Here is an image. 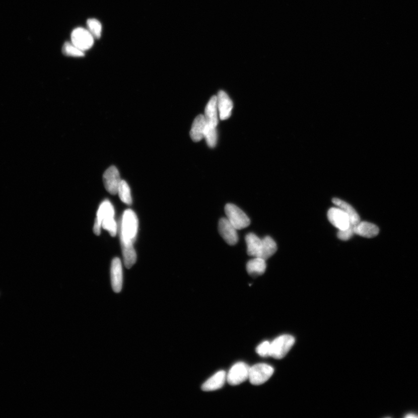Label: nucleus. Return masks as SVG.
Returning <instances> with one entry per match:
<instances>
[{
	"instance_id": "obj_1",
	"label": "nucleus",
	"mask_w": 418,
	"mask_h": 418,
	"mask_svg": "<svg viewBox=\"0 0 418 418\" xmlns=\"http://www.w3.org/2000/svg\"><path fill=\"white\" fill-rule=\"evenodd\" d=\"M138 229V220L131 209L124 212L120 227V239L134 244Z\"/></svg>"
},
{
	"instance_id": "obj_2",
	"label": "nucleus",
	"mask_w": 418,
	"mask_h": 418,
	"mask_svg": "<svg viewBox=\"0 0 418 418\" xmlns=\"http://www.w3.org/2000/svg\"><path fill=\"white\" fill-rule=\"evenodd\" d=\"M295 339L290 334H284L270 343V357L275 359H283L294 345Z\"/></svg>"
},
{
	"instance_id": "obj_3",
	"label": "nucleus",
	"mask_w": 418,
	"mask_h": 418,
	"mask_svg": "<svg viewBox=\"0 0 418 418\" xmlns=\"http://www.w3.org/2000/svg\"><path fill=\"white\" fill-rule=\"evenodd\" d=\"M227 219L237 230L245 229L250 224V220L244 212L236 205L227 204L225 207Z\"/></svg>"
},
{
	"instance_id": "obj_4",
	"label": "nucleus",
	"mask_w": 418,
	"mask_h": 418,
	"mask_svg": "<svg viewBox=\"0 0 418 418\" xmlns=\"http://www.w3.org/2000/svg\"><path fill=\"white\" fill-rule=\"evenodd\" d=\"M274 370L269 365L261 363L250 367L249 380L253 385H260L271 377Z\"/></svg>"
},
{
	"instance_id": "obj_5",
	"label": "nucleus",
	"mask_w": 418,
	"mask_h": 418,
	"mask_svg": "<svg viewBox=\"0 0 418 418\" xmlns=\"http://www.w3.org/2000/svg\"><path fill=\"white\" fill-rule=\"evenodd\" d=\"M72 43L85 52L93 47L94 38L88 29L82 28L75 29L71 35Z\"/></svg>"
},
{
	"instance_id": "obj_6",
	"label": "nucleus",
	"mask_w": 418,
	"mask_h": 418,
	"mask_svg": "<svg viewBox=\"0 0 418 418\" xmlns=\"http://www.w3.org/2000/svg\"><path fill=\"white\" fill-rule=\"evenodd\" d=\"M249 368L244 363L234 364L227 375V381L232 386L240 385L249 379Z\"/></svg>"
},
{
	"instance_id": "obj_7",
	"label": "nucleus",
	"mask_w": 418,
	"mask_h": 418,
	"mask_svg": "<svg viewBox=\"0 0 418 418\" xmlns=\"http://www.w3.org/2000/svg\"><path fill=\"white\" fill-rule=\"evenodd\" d=\"M103 180L106 191L112 195L117 194L121 180L119 170L115 166H111L105 171Z\"/></svg>"
},
{
	"instance_id": "obj_8",
	"label": "nucleus",
	"mask_w": 418,
	"mask_h": 418,
	"mask_svg": "<svg viewBox=\"0 0 418 418\" xmlns=\"http://www.w3.org/2000/svg\"><path fill=\"white\" fill-rule=\"evenodd\" d=\"M327 216L329 222L339 230L346 229L351 226L349 216L339 207L330 208Z\"/></svg>"
},
{
	"instance_id": "obj_9",
	"label": "nucleus",
	"mask_w": 418,
	"mask_h": 418,
	"mask_svg": "<svg viewBox=\"0 0 418 418\" xmlns=\"http://www.w3.org/2000/svg\"><path fill=\"white\" fill-rule=\"evenodd\" d=\"M219 230L220 235L228 244L234 245L237 244L238 241L237 230L227 218L220 219Z\"/></svg>"
},
{
	"instance_id": "obj_10",
	"label": "nucleus",
	"mask_w": 418,
	"mask_h": 418,
	"mask_svg": "<svg viewBox=\"0 0 418 418\" xmlns=\"http://www.w3.org/2000/svg\"><path fill=\"white\" fill-rule=\"evenodd\" d=\"M217 105L220 119L225 120L230 118L232 110L233 109V103L225 91L221 90L218 93L217 96Z\"/></svg>"
},
{
	"instance_id": "obj_11",
	"label": "nucleus",
	"mask_w": 418,
	"mask_h": 418,
	"mask_svg": "<svg viewBox=\"0 0 418 418\" xmlns=\"http://www.w3.org/2000/svg\"><path fill=\"white\" fill-rule=\"evenodd\" d=\"M114 215H115V210H114L113 205L108 200L104 201L100 205L97 212V217L94 226L95 234L97 235H100L102 220L106 218H112V217H114Z\"/></svg>"
},
{
	"instance_id": "obj_12",
	"label": "nucleus",
	"mask_w": 418,
	"mask_h": 418,
	"mask_svg": "<svg viewBox=\"0 0 418 418\" xmlns=\"http://www.w3.org/2000/svg\"><path fill=\"white\" fill-rule=\"evenodd\" d=\"M111 275L113 290L116 293H119L123 286V269L119 258H115L112 260Z\"/></svg>"
},
{
	"instance_id": "obj_13",
	"label": "nucleus",
	"mask_w": 418,
	"mask_h": 418,
	"mask_svg": "<svg viewBox=\"0 0 418 418\" xmlns=\"http://www.w3.org/2000/svg\"><path fill=\"white\" fill-rule=\"evenodd\" d=\"M204 118L206 125L208 126L217 127L219 124V115L218 105H217V96H213L204 110Z\"/></svg>"
},
{
	"instance_id": "obj_14",
	"label": "nucleus",
	"mask_w": 418,
	"mask_h": 418,
	"mask_svg": "<svg viewBox=\"0 0 418 418\" xmlns=\"http://www.w3.org/2000/svg\"><path fill=\"white\" fill-rule=\"evenodd\" d=\"M226 381V372L224 371H219L203 384L202 389L205 391H211L221 389Z\"/></svg>"
},
{
	"instance_id": "obj_15",
	"label": "nucleus",
	"mask_w": 418,
	"mask_h": 418,
	"mask_svg": "<svg viewBox=\"0 0 418 418\" xmlns=\"http://www.w3.org/2000/svg\"><path fill=\"white\" fill-rule=\"evenodd\" d=\"M355 234L364 238H371L377 236L379 233L378 226L366 222H360L354 226Z\"/></svg>"
},
{
	"instance_id": "obj_16",
	"label": "nucleus",
	"mask_w": 418,
	"mask_h": 418,
	"mask_svg": "<svg viewBox=\"0 0 418 418\" xmlns=\"http://www.w3.org/2000/svg\"><path fill=\"white\" fill-rule=\"evenodd\" d=\"M206 120L202 115L197 116L193 121L190 136L194 142H199L204 138Z\"/></svg>"
},
{
	"instance_id": "obj_17",
	"label": "nucleus",
	"mask_w": 418,
	"mask_h": 418,
	"mask_svg": "<svg viewBox=\"0 0 418 418\" xmlns=\"http://www.w3.org/2000/svg\"><path fill=\"white\" fill-rule=\"evenodd\" d=\"M120 240L124 265L127 268H130L136 261V254L133 243Z\"/></svg>"
},
{
	"instance_id": "obj_18",
	"label": "nucleus",
	"mask_w": 418,
	"mask_h": 418,
	"mask_svg": "<svg viewBox=\"0 0 418 418\" xmlns=\"http://www.w3.org/2000/svg\"><path fill=\"white\" fill-rule=\"evenodd\" d=\"M332 201L334 204L342 209L349 216L350 222H351L352 225L356 226V224L361 222L360 217L358 213L351 204L339 198H336V197L333 198Z\"/></svg>"
},
{
	"instance_id": "obj_19",
	"label": "nucleus",
	"mask_w": 418,
	"mask_h": 418,
	"mask_svg": "<svg viewBox=\"0 0 418 418\" xmlns=\"http://www.w3.org/2000/svg\"><path fill=\"white\" fill-rule=\"evenodd\" d=\"M246 242L247 252L248 255L253 257H258L260 252L262 239L258 238L256 235L250 233L245 237Z\"/></svg>"
},
{
	"instance_id": "obj_20",
	"label": "nucleus",
	"mask_w": 418,
	"mask_h": 418,
	"mask_svg": "<svg viewBox=\"0 0 418 418\" xmlns=\"http://www.w3.org/2000/svg\"><path fill=\"white\" fill-rule=\"evenodd\" d=\"M276 250L277 245L274 240L270 237H265L262 239L260 252L258 257L266 260L274 254Z\"/></svg>"
},
{
	"instance_id": "obj_21",
	"label": "nucleus",
	"mask_w": 418,
	"mask_h": 418,
	"mask_svg": "<svg viewBox=\"0 0 418 418\" xmlns=\"http://www.w3.org/2000/svg\"><path fill=\"white\" fill-rule=\"evenodd\" d=\"M246 269L250 275H263L266 269L265 260L260 257H254L247 263Z\"/></svg>"
},
{
	"instance_id": "obj_22",
	"label": "nucleus",
	"mask_w": 418,
	"mask_h": 418,
	"mask_svg": "<svg viewBox=\"0 0 418 418\" xmlns=\"http://www.w3.org/2000/svg\"><path fill=\"white\" fill-rule=\"evenodd\" d=\"M117 193L119 194L120 200L123 203L128 205L132 204L130 188L126 181L121 180Z\"/></svg>"
},
{
	"instance_id": "obj_23",
	"label": "nucleus",
	"mask_w": 418,
	"mask_h": 418,
	"mask_svg": "<svg viewBox=\"0 0 418 418\" xmlns=\"http://www.w3.org/2000/svg\"><path fill=\"white\" fill-rule=\"evenodd\" d=\"M204 138L206 140L207 145L210 148H215L218 142V132L216 127L206 125Z\"/></svg>"
},
{
	"instance_id": "obj_24",
	"label": "nucleus",
	"mask_w": 418,
	"mask_h": 418,
	"mask_svg": "<svg viewBox=\"0 0 418 418\" xmlns=\"http://www.w3.org/2000/svg\"><path fill=\"white\" fill-rule=\"evenodd\" d=\"M89 31L94 39H100L102 33V25L96 19H89L87 22Z\"/></svg>"
},
{
	"instance_id": "obj_25",
	"label": "nucleus",
	"mask_w": 418,
	"mask_h": 418,
	"mask_svg": "<svg viewBox=\"0 0 418 418\" xmlns=\"http://www.w3.org/2000/svg\"><path fill=\"white\" fill-rule=\"evenodd\" d=\"M63 54L67 56L74 57H82L85 56V52L80 49L77 46L69 42H66L63 45L62 48Z\"/></svg>"
},
{
	"instance_id": "obj_26",
	"label": "nucleus",
	"mask_w": 418,
	"mask_h": 418,
	"mask_svg": "<svg viewBox=\"0 0 418 418\" xmlns=\"http://www.w3.org/2000/svg\"><path fill=\"white\" fill-rule=\"evenodd\" d=\"M101 226L104 229L109 231L110 235L114 237L117 233V224L114 219V217L108 218L102 220Z\"/></svg>"
},
{
	"instance_id": "obj_27",
	"label": "nucleus",
	"mask_w": 418,
	"mask_h": 418,
	"mask_svg": "<svg viewBox=\"0 0 418 418\" xmlns=\"http://www.w3.org/2000/svg\"><path fill=\"white\" fill-rule=\"evenodd\" d=\"M354 226L351 224L347 229L343 230H339L337 234V236L338 238L340 239L341 241H346L349 240L350 239L352 238L354 235L355 231H354Z\"/></svg>"
},
{
	"instance_id": "obj_28",
	"label": "nucleus",
	"mask_w": 418,
	"mask_h": 418,
	"mask_svg": "<svg viewBox=\"0 0 418 418\" xmlns=\"http://www.w3.org/2000/svg\"><path fill=\"white\" fill-rule=\"evenodd\" d=\"M270 342L264 341L256 348V352L258 355L263 357L270 356Z\"/></svg>"
},
{
	"instance_id": "obj_29",
	"label": "nucleus",
	"mask_w": 418,
	"mask_h": 418,
	"mask_svg": "<svg viewBox=\"0 0 418 418\" xmlns=\"http://www.w3.org/2000/svg\"><path fill=\"white\" fill-rule=\"evenodd\" d=\"M406 418H416L418 417L417 415H416L414 413H408L407 415H405V416Z\"/></svg>"
}]
</instances>
